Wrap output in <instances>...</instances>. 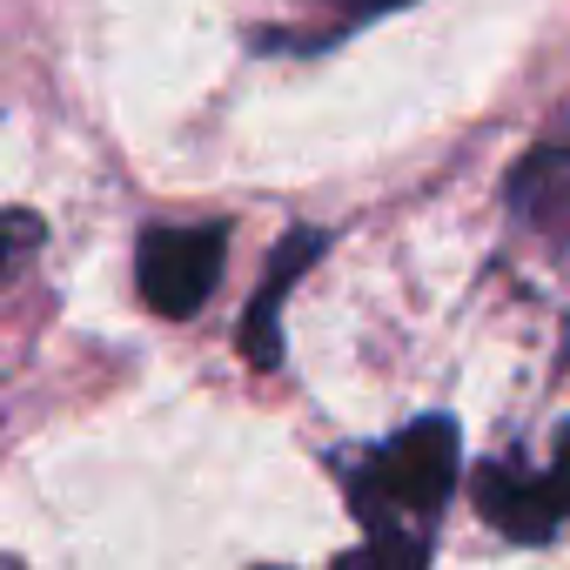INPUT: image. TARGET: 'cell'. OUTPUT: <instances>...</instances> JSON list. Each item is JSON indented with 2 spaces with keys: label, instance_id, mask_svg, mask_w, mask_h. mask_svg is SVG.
<instances>
[{
  "label": "cell",
  "instance_id": "obj_1",
  "mask_svg": "<svg viewBox=\"0 0 570 570\" xmlns=\"http://www.w3.org/2000/svg\"><path fill=\"white\" fill-rule=\"evenodd\" d=\"M456 470H463V436H456L450 416H416L390 443L350 450L336 463V476H343V497L363 523L356 557L423 563L430 543H436V517L456 490Z\"/></svg>",
  "mask_w": 570,
  "mask_h": 570
},
{
  "label": "cell",
  "instance_id": "obj_7",
  "mask_svg": "<svg viewBox=\"0 0 570 570\" xmlns=\"http://www.w3.org/2000/svg\"><path fill=\"white\" fill-rule=\"evenodd\" d=\"M336 8V21H330V35H323V48L330 41H343V35H356L363 21H383V14H396V8H410V0H330Z\"/></svg>",
  "mask_w": 570,
  "mask_h": 570
},
{
  "label": "cell",
  "instance_id": "obj_3",
  "mask_svg": "<svg viewBox=\"0 0 570 570\" xmlns=\"http://www.w3.org/2000/svg\"><path fill=\"white\" fill-rule=\"evenodd\" d=\"M476 510L517 537V543H550L570 530V430L557 436V456L543 470H517V463H483L476 470Z\"/></svg>",
  "mask_w": 570,
  "mask_h": 570
},
{
  "label": "cell",
  "instance_id": "obj_4",
  "mask_svg": "<svg viewBox=\"0 0 570 570\" xmlns=\"http://www.w3.org/2000/svg\"><path fill=\"white\" fill-rule=\"evenodd\" d=\"M323 248H330L323 228H289V235H282V248H275V262H268V275H262V289H255V303H248V316H242V336H235L248 370H275V363H282V296L296 289V275H303Z\"/></svg>",
  "mask_w": 570,
  "mask_h": 570
},
{
  "label": "cell",
  "instance_id": "obj_2",
  "mask_svg": "<svg viewBox=\"0 0 570 570\" xmlns=\"http://www.w3.org/2000/svg\"><path fill=\"white\" fill-rule=\"evenodd\" d=\"M222 248H228V222H161L141 228L135 242V289L155 316L188 323L222 282Z\"/></svg>",
  "mask_w": 570,
  "mask_h": 570
},
{
  "label": "cell",
  "instance_id": "obj_6",
  "mask_svg": "<svg viewBox=\"0 0 570 570\" xmlns=\"http://www.w3.org/2000/svg\"><path fill=\"white\" fill-rule=\"evenodd\" d=\"M41 248H48V222L35 208H0V289H14Z\"/></svg>",
  "mask_w": 570,
  "mask_h": 570
},
{
  "label": "cell",
  "instance_id": "obj_5",
  "mask_svg": "<svg viewBox=\"0 0 570 570\" xmlns=\"http://www.w3.org/2000/svg\"><path fill=\"white\" fill-rule=\"evenodd\" d=\"M510 202L530 222H563L570 215V148H537L510 175Z\"/></svg>",
  "mask_w": 570,
  "mask_h": 570
}]
</instances>
